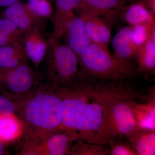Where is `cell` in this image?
<instances>
[{
	"instance_id": "obj_1",
	"label": "cell",
	"mask_w": 155,
	"mask_h": 155,
	"mask_svg": "<svg viewBox=\"0 0 155 155\" xmlns=\"http://www.w3.org/2000/svg\"><path fill=\"white\" fill-rule=\"evenodd\" d=\"M127 80L89 82L103 103L104 116L98 132L87 143L106 145L112 140L125 138L138 126L131 103L139 95L127 84Z\"/></svg>"
},
{
	"instance_id": "obj_2",
	"label": "cell",
	"mask_w": 155,
	"mask_h": 155,
	"mask_svg": "<svg viewBox=\"0 0 155 155\" xmlns=\"http://www.w3.org/2000/svg\"><path fill=\"white\" fill-rule=\"evenodd\" d=\"M58 90L62 99V128L87 142L98 132L104 119V106L98 95L90 83Z\"/></svg>"
},
{
	"instance_id": "obj_3",
	"label": "cell",
	"mask_w": 155,
	"mask_h": 155,
	"mask_svg": "<svg viewBox=\"0 0 155 155\" xmlns=\"http://www.w3.org/2000/svg\"><path fill=\"white\" fill-rule=\"evenodd\" d=\"M62 99L59 90L38 91L19 111L24 124L25 143L37 145L61 130Z\"/></svg>"
},
{
	"instance_id": "obj_4",
	"label": "cell",
	"mask_w": 155,
	"mask_h": 155,
	"mask_svg": "<svg viewBox=\"0 0 155 155\" xmlns=\"http://www.w3.org/2000/svg\"><path fill=\"white\" fill-rule=\"evenodd\" d=\"M78 58L81 83L98 80H124L136 76L133 62L113 55L101 46L92 42Z\"/></svg>"
},
{
	"instance_id": "obj_5",
	"label": "cell",
	"mask_w": 155,
	"mask_h": 155,
	"mask_svg": "<svg viewBox=\"0 0 155 155\" xmlns=\"http://www.w3.org/2000/svg\"><path fill=\"white\" fill-rule=\"evenodd\" d=\"M48 83L53 89L72 88L81 84L78 58L67 45L48 41Z\"/></svg>"
},
{
	"instance_id": "obj_6",
	"label": "cell",
	"mask_w": 155,
	"mask_h": 155,
	"mask_svg": "<svg viewBox=\"0 0 155 155\" xmlns=\"http://www.w3.org/2000/svg\"><path fill=\"white\" fill-rule=\"evenodd\" d=\"M37 80L36 72L28 63L14 68H0V87L11 93H28Z\"/></svg>"
},
{
	"instance_id": "obj_7",
	"label": "cell",
	"mask_w": 155,
	"mask_h": 155,
	"mask_svg": "<svg viewBox=\"0 0 155 155\" xmlns=\"http://www.w3.org/2000/svg\"><path fill=\"white\" fill-rule=\"evenodd\" d=\"M79 140L80 138L76 134L68 130H60L37 145L33 155H70L74 143Z\"/></svg>"
},
{
	"instance_id": "obj_8",
	"label": "cell",
	"mask_w": 155,
	"mask_h": 155,
	"mask_svg": "<svg viewBox=\"0 0 155 155\" xmlns=\"http://www.w3.org/2000/svg\"><path fill=\"white\" fill-rule=\"evenodd\" d=\"M1 16L11 20L25 31L44 28V19L35 14L27 3L19 2L8 6L3 11Z\"/></svg>"
},
{
	"instance_id": "obj_9",
	"label": "cell",
	"mask_w": 155,
	"mask_h": 155,
	"mask_svg": "<svg viewBox=\"0 0 155 155\" xmlns=\"http://www.w3.org/2000/svg\"><path fill=\"white\" fill-rule=\"evenodd\" d=\"M125 3L124 0H80L75 11L104 17L114 22Z\"/></svg>"
},
{
	"instance_id": "obj_10",
	"label": "cell",
	"mask_w": 155,
	"mask_h": 155,
	"mask_svg": "<svg viewBox=\"0 0 155 155\" xmlns=\"http://www.w3.org/2000/svg\"><path fill=\"white\" fill-rule=\"evenodd\" d=\"M80 0H55L56 10L53 16L54 30L51 40L60 41L73 18Z\"/></svg>"
},
{
	"instance_id": "obj_11",
	"label": "cell",
	"mask_w": 155,
	"mask_h": 155,
	"mask_svg": "<svg viewBox=\"0 0 155 155\" xmlns=\"http://www.w3.org/2000/svg\"><path fill=\"white\" fill-rule=\"evenodd\" d=\"M85 22L89 36L94 43L108 50L111 38V26L114 22L104 17L78 13Z\"/></svg>"
},
{
	"instance_id": "obj_12",
	"label": "cell",
	"mask_w": 155,
	"mask_h": 155,
	"mask_svg": "<svg viewBox=\"0 0 155 155\" xmlns=\"http://www.w3.org/2000/svg\"><path fill=\"white\" fill-rule=\"evenodd\" d=\"M64 36L66 45L77 56L93 42L87 33L84 20L76 15L71 20Z\"/></svg>"
},
{
	"instance_id": "obj_13",
	"label": "cell",
	"mask_w": 155,
	"mask_h": 155,
	"mask_svg": "<svg viewBox=\"0 0 155 155\" xmlns=\"http://www.w3.org/2000/svg\"><path fill=\"white\" fill-rule=\"evenodd\" d=\"M43 28H37L26 31L23 42L28 60L36 69L44 59L48 48V42L44 37Z\"/></svg>"
},
{
	"instance_id": "obj_14",
	"label": "cell",
	"mask_w": 155,
	"mask_h": 155,
	"mask_svg": "<svg viewBox=\"0 0 155 155\" xmlns=\"http://www.w3.org/2000/svg\"><path fill=\"white\" fill-rule=\"evenodd\" d=\"M137 155L155 154V130L137 126L125 137Z\"/></svg>"
},
{
	"instance_id": "obj_15",
	"label": "cell",
	"mask_w": 155,
	"mask_h": 155,
	"mask_svg": "<svg viewBox=\"0 0 155 155\" xmlns=\"http://www.w3.org/2000/svg\"><path fill=\"white\" fill-rule=\"evenodd\" d=\"M137 74L146 78L155 73V31L145 43L138 48L135 58Z\"/></svg>"
},
{
	"instance_id": "obj_16",
	"label": "cell",
	"mask_w": 155,
	"mask_h": 155,
	"mask_svg": "<svg viewBox=\"0 0 155 155\" xmlns=\"http://www.w3.org/2000/svg\"><path fill=\"white\" fill-rule=\"evenodd\" d=\"M112 47L117 57L130 62L135 60L139 47L132 39L130 25L119 29L113 39Z\"/></svg>"
},
{
	"instance_id": "obj_17",
	"label": "cell",
	"mask_w": 155,
	"mask_h": 155,
	"mask_svg": "<svg viewBox=\"0 0 155 155\" xmlns=\"http://www.w3.org/2000/svg\"><path fill=\"white\" fill-rule=\"evenodd\" d=\"M24 124L15 114H0V142L8 145L23 136Z\"/></svg>"
},
{
	"instance_id": "obj_18",
	"label": "cell",
	"mask_w": 155,
	"mask_h": 155,
	"mask_svg": "<svg viewBox=\"0 0 155 155\" xmlns=\"http://www.w3.org/2000/svg\"><path fill=\"white\" fill-rule=\"evenodd\" d=\"M119 17L130 26L155 19V15L146 8L141 0L125 5L119 11Z\"/></svg>"
},
{
	"instance_id": "obj_19",
	"label": "cell",
	"mask_w": 155,
	"mask_h": 155,
	"mask_svg": "<svg viewBox=\"0 0 155 155\" xmlns=\"http://www.w3.org/2000/svg\"><path fill=\"white\" fill-rule=\"evenodd\" d=\"M23 45H10L0 47V68H14L28 63Z\"/></svg>"
},
{
	"instance_id": "obj_20",
	"label": "cell",
	"mask_w": 155,
	"mask_h": 155,
	"mask_svg": "<svg viewBox=\"0 0 155 155\" xmlns=\"http://www.w3.org/2000/svg\"><path fill=\"white\" fill-rule=\"evenodd\" d=\"M25 33L26 31L18 28L11 20L0 17V47L10 45H23Z\"/></svg>"
},
{
	"instance_id": "obj_21",
	"label": "cell",
	"mask_w": 155,
	"mask_h": 155,
	"mask_svg": "<svg viewBox=\"0 0 155 155\" xmlns=\"http://www.w3.org/2000/svg\"><path fill=\"white\" fill-rule=\"evenodd\" d=\"M131 107L138 126L155 129V99L146 105L135 102L134 99Z\"/></svg>"
},
{
	"instance_id": "obj_22",
	"label": "cell",
	"mask_w": 155,
	"mask_h": 155,
	"mask_svg": "<svg viewBox=\"0 0 155 155\" xmlns=\"http://www.w3.org/2000/svg\"><path fill=\"white\" fill-rule=\"evenodd\" d=\"M70 155H107L109 150L106 145L93 144L79 140L73 144Z\"/></svg>"
},
{
	"instance_id": "obj_23",
	"label": "cell",
	"mask_w": 155,
	"mask_h": 155,
	"mask_svg": "<svg viewBox=\"0 0 155 155\" xmlns=\"http://www.w3.org/2000/svg\"><path fill=\"white\" fill-rule=\"evenodd\" d=\"M131 35L134 42L138 47L143 44L155 31V19L132 25Z\"/></svg>"
},
{
	"instance_id": "obj_24",
	"label": "cell",
	"mask_w": 155,
	"mask_h": 155,
	"mask_svg": "<svg viewBox=\"0 0 155 155\" xmlns=\"http://www.w3.org/2000/svg\"><path fill=\"white\" fill-rule=\"evenodd\" d=\"M123 138L112 140L108 143L110 155H137L128 141Z\"/></svg>"
},
{
	"instance_id": "obj_25",
	"label": "cell",
	"mask_w": 155,
	"mask_h": 155,
	"mask_svg": "<svg viewBox=\"0 0 155 155\" xmlns=\"http://www.w3.org/2000/svg\"><path fill=\"white\" fill-rule=\"evenodd\" d=\"M27 4L35 14L42 19L53 17L52 7L49 0H28Z\"/></svg>"
},
{
	"instance_id": "obj_26",
	"label": "cell",
	"mask_w": 155,
	"mask_h": 155,
	"mask_svg": "<svg viewBox=\"0 0 155 155\" xmlns=\"http://www.w3.org/2000/svg\"><path fill=\"white\" fill-rule=\"evenodd\" d=\"M28 99L17 101L11 97L0 95V114H15L19 112Z\"/></svg>"
},
{
	"instance_id": "obj_27",
	"label": "cell",
	"mask_w": 155,
	"mask_h": 155,
	"mask_svg": "<svg viewBox=\"0 0 155 155\" xmlns=\"http://www.w3.org/2000/svg\"><path fill=\"white\" fill-rule=\"evenodd\" d=\"M143 5L149 11L154 15L155 14V0H141Z\"/></svg>"
},
{
	"instance_id": "obj_28",
	"label": "cell",
	"mask_w": 155,
	"mask_h": 155,
	"mask_svg": "<svg viewBox=\"0 0 155 155\" xmlns=\"http://www.w3.org/2000/svg\"><path fill=\"white\" fill-rule=\"evenodd\" d=\"M22 0H0V8H7L15 3L21 2Z\"/></svg>"
},
{
	"instance_id": "obj_29",
	"label": "cell",
	"mask_w": 155,
	"mask_h": 155,
	"mask_svg": "<svg viewBox=\"0 0 155 155\" xmlns=\"http://www.w3.org/2000/svg\"><path fill=\"white\" fill-rule=\"evenodd\" d=\"M5 145L6 144L0 142V155L5 154L6 151Z\"/></svg>"
},
{
	"instance_id": "obj_30",
	"label": "cell",
	"mask_w": 155,
	"mask_h": 155,
	"mask_svg": "<svg viewBox=\"0 0 155 155\" xmlns=\"http://www.w3.org/2000/svg\"><path fill=\"white\" fill-rule=\"evenodd\" d=\"M125 2H137V1H140V0H124Z\"/></svg>"
}]
</instances>
